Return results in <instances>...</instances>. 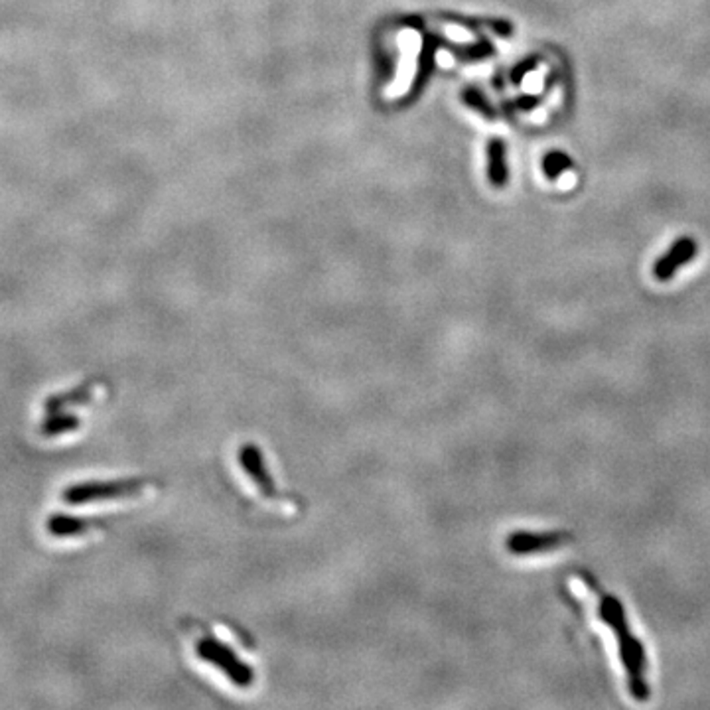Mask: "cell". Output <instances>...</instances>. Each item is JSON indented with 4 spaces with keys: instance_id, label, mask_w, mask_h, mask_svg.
I'll return each mask as SVG.
<instances>
[{
    "instance_id": "cell-2",
    "label": "cell",
    "mask_w": 710,
    "mask_h": 710,
    "mask_svg": "<svg viewBox=\"0 0 710 710\" xmlns=\"http://www.w3.org/2000/svg\"><path fill=\"white\" fill-rule=\"evenodd\" d=\"M195 655L210 667L220 671L229 683L239 686V689H249L255 683V671L225 641L212 636V633H204L195 641Z\"/></svg>"
},
{
    "instance_id": "cell-11",
    "label": "cell",
    "mask_w": 710,
    "mask_h": 710,
    "mask_svg": "<svg viewBox=\"0 0 710 710\" xmlns=\"http://www.w3.org/2000/svg\"><path fill=\"white\" fill-rule=\"evenodd\" d=\"M491 178L496 184H504L507 180L506 150L499 140H494V145H491Z\"/></svg>"
},
{
    "instance_id": "cell-1",
    "label": "cell",
    "mask_w": 710,
    "mask_h": 710,
    "mask_svg": "<svg viewBox=\"0 0 710 710\" xmlns=\"http://www.w3.org/2000/svg\"><path fill=\"white\" fill-rule=\"evenodd\" d=\"M598 614L602 616V620L618 636L620 658L630 677V691L638 701H643L649 693L646 681H643V649L641 643L633 638L628 630L624 608H621L618 598L604 594L598 604Z\"/></svg>"
},
{
    "instance_id": "cell-6",
    "label": "cell",
    "mask_w": 710,
    "mask_h": 710,
    "mask_svg": "<svg viewBox=\"0 0 710 710\" xmlns=\"http://www.w3.org/2000/svg\"><path fill=\"white\" fill-rule=\"evenodd\" d=\"M564 533H529V531H516L509 535L507 539V551L511 554H537L561 547L566 543Z\"/></svg>"
},
{
    "instance_id": "cell-3",
    "label": "cell",
    "mask_w": 710,
    "mask_h": 710,
    "mask_svg": "<svg viewBox=\"0 0 710 710\" xmlns=\"http://www.w3.org/2000/svg\"><path fill=\"white\" fill-rule=\"evenodd\" d=\"M152 482L142 478L128 479H111V482H83L70 486L63 491V501L70 506H85L93 501H109V499H127L137 497L145 491Z\"/></svg>"
},
{
    "instance_id": "cell-9",
    "label": "cell",
    "mask_w": 710,
    "mask_h": 710,
    "mask_svg": "<svg viewBox=\"0 0 710 710\" xmlns=\"http://www.w3.org/2000/svg\"><path fill=\"white\" fill-rule=\"evenodd\" d=\"M81 422L83 421L80 417H75V414L53 412V417H48L40 424V434L46 436V439H53V436H62L78 431Z\"/></svg>"
},
{
    "instance_id": "cell-8",
    "label": "cell",
    "mask_w": 710,
    "mask_h": 710,
    "mask_svg": "<svg viewBox=\"0 0 710 710\" xmlns=\"http://www.w3.org/2000/svg\"><path fill=\"white\" fill-rule=\"evenodd\" d=\"M99 383H101L99 379H90L71 391L58 393V395H53V397L46 399V402H43V412L53 414V412H63L65 409H70V407L87 405V402L93 401V389Z\"/></svg>"
},
{
    "instance_id": "cell-5",
    "label": "cell",
    "mask_w": 710,
    "mask_h": 710,
    "mask_svg": "<svg viewBox=\"0 0 710 710\" xmlns=\"http://www.w3.org/2000/svg\"><path fill=\"white\" fill-rule=\"evenodd\" d=\"M696 251L698 245L693 237L685 235L681 239H677V241L667 249V253L661 255L658 259V263L653 265V277L661 282L671 280L677 272L696 257Z\"/></svg>"
},
{
    "instance_id": "cell-7",
    "label": "cell",
    "mask_w": 710,
    "mask_h": 710,
    "mask_svg": "<svg viewBox=\"0 0 710 710\" xmlns=\"http://www.w3.org/2000/svg\"><path fill=\"white\" fill-rule=\"evenodd\" d=\"M103 525H105L103 517H78V516H65V513H53L46 523V529L53 539H71Z\"/></svg>"
},
{
    "instance_id": "cell-4",
    "label": "cell",
    "mask_w": 710,
    "mask_h": 710,
    "mask_svg": "<svg viewBox=\"0 0 710 710\" xmlns=\"http://www.w3.org/2000/svg\"><path fill=\"white\" fill-rule=\"evenodd\" d=\"M239 464H241L243 472L251 482L255 484L257 491L265 499H279V488L275 484V479L270 476V469L265 462V456L260 452V448L255 444H245L241 450H239Z\"/></svg>"
},
{
    "instance_id": "cell-10",
    "label": "cell",
    "mask_w": 710,
    "mask_h": 710,
    "mask_svg": "<svg viewBox=\"0 0 710 710\" xmlns=\"http://www.w3.org/2000/svg\"><path fill=\"white\" fill-rule=\"evenodd\" d=\"M568 168H573V158L563 150H553L543 160V170L549 180H556Z\"/></svg>"
}]
</instances>
